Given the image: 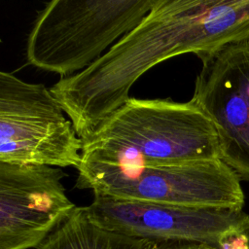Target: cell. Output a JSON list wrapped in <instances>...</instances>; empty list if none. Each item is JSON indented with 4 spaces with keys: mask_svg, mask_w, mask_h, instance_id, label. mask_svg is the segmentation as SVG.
I'll return each mask as SVG.
<instances>
[{
    "mask_svg": "<svg viewBox=\"0 0 249 249\" xmlns=\"http://www.w3.org/2000/svg\"><path fill=\"white\" fill-rule=\"evenodd\" d=\"M76 187L115 198L192 207L242 209L237 173L221 159L125 169L81 163Z\"/></svg>",
    "mask_w": 249,
    "mask_h": 249,
    "instance_id": "4",
    "label": "cell"
},
{
    "mask_svg": "<svg viewBox=\"0 0 249 249\" xmlns=\"http://www.w3.org/2000/svg\"><path fill=\"white\" fill-rule=\"evenodd\" d=\"M58 167L0 162V249L36 248L76 208Z\"/></svg>",
    "mask_w": 249,
    "mask_h": 249,
    "instance_id": "8",
    "label": "cell"
},
{
    "mask_svg": "<svg viewBox=\"0 0 249 249\" xmlns=\"http://www.w3.org/2000/svg\"><path fill=\"white\" fill-rule=\"evenodd\" d=\"M217 159L216 127L192 99L129 97L83 139L81 163L133 169Z\"/></svg>",
    "mask_w": 249,
    "mask_h": 249,
    "instance_id": "2",
    "label": "cell"
},
{
    "mask_svg": "<svg viewBox=\"0 0 249 249\" xmlns=\"http://www.w3.org/2000/svg\"><path fill=\"white\" fill-rule=\"evenodd\" d=\"M156 243L106 230L89 218L86 206H76L35 249H154Z\"/></svg>",
    "mask_w": 249,
    "mask_h": 249,
    "instance_id": "9",
    "label": "cell"
},
{
    "mask_svg": "<svg viewBox=\"0 0 249 249\" xmlns=\"http://www.w3.org/2000/svg\"><path fill=\"white\" fill-rule=\"evenodd\" d=\"M98 226L129 237L216 246L229 229L249 220L242 209L192 207L126 200L93 193L86 206Z\"/></svg>",
    "mask_w": 249,
    "mask_h": 249,
    "instance_id": "7",
    "label": "cell"
},
{
    "mask_svg": "<svg viewBox=\"0 0 249 249\" xmlns=\"http://www.w3.org/2000/svg\"><path fill=\"white\" fill-rule=\"evenodd\" d=\"M246 39L249 0H156L100 58L50 89L86 139L129 99L132 86L154 66L186 53L202 61Z\"/></svg>",
    "mask_w": 249,
    "mask_h": 249,
    "instance_id": "1",
    "label": "cell"
},
{
    "mask_svg": "<svg viewBox=\"0 0 249 249\" xmlns=\"http://www.w3.org/2000/svg\"><path fill=\"white\" fill-rule=\"evenodd\" d=\"M216 249H249V220L226 231L219 238Z\"/></svg>",
    "mask_w": 249,
    "mask_h": 249,
    "instance_id": "10",
    "label": "cell"
},
{
    "mask_svg": "<svg viewBox=\"0 0 249 249\" xmlns=\"http://www.w3.org/2000/svg\"><path fill=\"white\" fill-rule=\"evenodd\" d=\"M154 249H216L215 247L197 242L187 241H157Z\"/></svg>",
    "mask_w": 249,
    "mask_h": 249,
    "instance_id": "11",
    "label": "cell"
},
{
    "mask_svg": "<svg viewBox=\"0 0 249 249\" xmlns=\"http://www.w3.org/2000/svg\"><path fill=\"white\" fill-rule=\"evenodd\" d=\"M51 89L0 72V162L78 168L83 139Z\"/></svg>",
    "mask_w": 249,
    "mask_h": 249,
    "instance_id": "5",
    "label": "cell"
},
{
    "mask_svg": "<svg viewBox=\"0 0 249 249\" xmlns=\"http://www.w3.org/2000/svg\"><path fill=\"white\" fill-rule=\"evenodd\" d=\"M201 62L191 99L214 124L221 160L249 181V39Z\"/></svg>",
    "mask_w": 249,
    "mask_h": 249,
    "instance_id": "6",
    "label": "cell"
},
{
    "mask_svg": "<svg viewBox=\"0 0 249 249\" xmlns=\"http://www.w3.org/2000/svg\"><path fill=\"white\" fill-rule=\"evenodd\" d=\"M156 0H53L37 13L26 40L28 64L60 79L100 58L151 11Z\"/></svg>",
    "mask_w": 249,
    "mask_h": 249,
    "instance_id": "3",
    "label": "cell"
}]
</instances>
